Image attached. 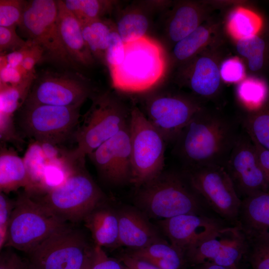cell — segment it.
<instances>
[{
    "mask_svg": "<svg viewBox=\"0 0 269 269\" xmlns=\"http://www.w3.org/2000/svg\"><path fill=\"white\" fill-rule=\"evenodd\" d=\"M241 132L235 119L205 106L182 130L174 150L184 168L225 167Z\"/></svg>",
    "mask_w": 269,
    "mask_h": 269,
    "instance_id": "6da1fadb",
    "label": "cell"
},
{
    "mask_svg": "<svg viewBox=\"0 0 269 269\" xmlns=\"http://www.w3.org/2000/svg\"><path fill=\"white\" fill-rule=\"evenodd\" d=\"M92 103L74 135L76 146L63 150L65 159L72 165H85V158L129 124L131 110L109 92L94 95Z\"/></svg>",
    "mask_w": 269,
    "mask_h": 269,
    "instance_id": "7a4b0ae2",
    "label": "cell"
},
{
    "mask_svg": "<svg viewBox=\"0 0 269 269\" xmlns=\"http://www.w3.org/2000/svg\"><path fill=\"white\" fill-rule=\"evenodd\" d=\"M125 57L110 68L114 87L129 93H141L153 89L162 80L167 68L165 51L155 39L144 35L125 43Z\"/></svg>",
    "mask_w": 269,
    "mask_h": 269,
    "instance_id": "3957f363",
    "label": "cell"
},
{
    "mask_svg": "<svg viewBox=\"0 0 269 269\" xmlns=\"http://www.w3.org/2000/svg\"><path fill=\"white\" fill-rule=\"evenodd\" d=\"M32 197L62 221H84L94 209L103 204L106 196L85 168L75 165L59 185Z\"/></svg>",
    "mask_w": 269,
    "mask_h": 269,
    "instance_id": "277c9868",
    "label": "cell"
},
{
    "mask_svg": "<svg viewBox=\"0 0 269 269\" xmlns=\"http://www.w3.org/2000/svg\"><path fill=\"white\" fill-rule=\"evenodd\" d=\"M138 188L137 205L150 216L162 219L201 213L205 205L183 170L163 171Z\"/></svg>",
    "mask_w": 269,
    "mask_h": 269,
    "instance_id": "5b68a950",
    "label": "cell"
},
{
    "mask_svg": "<svg viewBox=\"0 0 269 269\" xmlns=\"http://www.w3.org/2000/svg\"><path fill=\"white\" fill-rule=\"evenodd\" d=\"M14 201L5 247L28 255L55 232L68 226L26 192Z\"/></svg>",
    "mask_w": 269,
    "mask_h": 269,
    "instance_id": "8992f818",
    "label": "cell"
},
{
    "mask_svg": "<svg viewBox=\"0 0 269 269\" xmlns=\"http://www.w3.org/2000/svg\"><path fill=\"white\" fill-rule=\"evenodd\" d=\"M129 127L131 183L138 188L163 172L166 141L137 107L131 110Z\"/></svg>",
    "mask_w": 269,
    "mask_h": 269,
    "instance_id": "52a82bcc",
    "label": "cell"
},
{
    "mask_svg": "<svg viewBox=\"0 0 269 269\" xmlns=\"http://www.w3.org/2000/svg\"><path fill=\"white\" fill-rule=\"evenodd\" d=\"M57 1L32 0L26 1L19 25L27 40L43 51L42 62L65 66H75L62 42L57 25Z\"/></svg>",
    "mask_w": 269,
    "mask_h": 269,
    "instance_id": "ba28073f",
    "label": "cell"
},
{
    "mask_svg": "<svg viewBox=\"0 0 269 269\" xmlns=\"http://www.w3.org/2000/svg\"><path fill=\"white\" fill-rule=\"evenodd\" d=\"M19 126L35 141L57 145L73 135L78 127L79 106L24 104Z\"/></svg>",
    "mask_w": 269,
    "mask_h": 269,
    "instance_id": "9c48e42d",
    "label": "cell"
},
{
    "mask_svg": "<svg viewBox=\"0 0 269 269\" xmlns=\"http://www.w3.org/2000/svg\"><path fill=\"white\" fill-rule=\"evenodd\" d=\"M93 252L84 235L68 225L46 239L28 255L29 263L37 269H82Z\"/></svg>",
    "mask_w": 269,
    "mask_h": 269,
    "instance_id": "30bf717a",
    "label": "cell"
},
{
    "mask_svg": "<svg viewBox=\"0 0 269 269\" xmlns=\"http://www.w3.org/2000/svg\"><path fill=\"white\" fill-rule=\"evenodd\" d=\"M204 204L222 218L236 223L242 199L224 167L204 165L183 170Z\"/></svg>",
    "mask_w": 269,
    "mask_h": 269,
    "instance_id": "8fae6325",
    "label": "cell"
},
{
    "mask_svg": "<svg viewBox=\"0 0 269 269\" xmlns=\"http://www.w3.org/2000/svg\"><path fill=\"white\" fill-rule=\"evenodd\" d=\"M249 243L240 227H222L188 249L185 256L188 264L197 266L212 263L230 269H241L247 259Z\"/></svg>",
    "mask_w": 269,
    "mask_h": 269,
    "instance_id": "7c38bea8",
    "label": "cell"
},
{
    "mask_svg": "<svg viewBox=\"0 0 269 269\" xmlns=\"http://www.w3.org/2000/svg\"><path fill=\"white\" fill-rule=\"evenodd\" d=\"M145 102L143 113L166 142H174L195 114L205 106L203 101L193 95L180 93L156 94Z\"/></svg>",
    "mask_w": 269,
    "mask_h": 269,
    "instance_id": "4fadbf2b",
    "label": "cell"
},
{
    "mask_svg": "<svg viewBox=\"0 0 269 269\" xmlns=\"http://www.w3.org/2000/svg\"><path fill=\"white\" fill-rule=\"evenodd\" d=\"M93 94L89 82L78 73L46 72L36 76L24 104L81 107Z\"/></svg>",
    "mask_w": 269,
    "mask_h": 269,
    "instance_id": "5bb4252c",
    "label": "cell"
},
{
    "mask_svg": "<svg viewBox=\"0 0 269 269\" xmlns=\"http://www.w3.org/2000/svg\"><path fill=\"white\" fill-rule=\"evenodd\" d=\"M224 167L241 199L258 192L269 191L253 141L244 129Z\"/></svg>",
    "mask_w": 269,
    "mask_h": 269,
    "instance_id": "9a60e30c",
    "label": "cell"
},
{
    "mask_svg": "<svg viewBox=\"0 0 269 269\" xmlns=\"http://www.w3.org/2000/svg\"><path fill=\"white\" fill-rule=\"evenodd\" d=\"M225 42L209 47L182 65L181 83L204 102L215 99L221 91L223 81L220 68L226 57Z\"/></svg>",
    "mask_w": 269,
    "mask_h": 269,
    "instance_id": "2e32d148",
    "label": "cell"
},
{
    "mask_svg": "<svg viewBox=\"0 0 269 269\" xmlns=\"http://www.w3.org/2000/svg\"><path fill=\"white\" fill-rule=\"evenodd\" d=\"M106 182L131 183L132 165L129 124L88 155Z\"/></svg>",
    "mask_w": 269,
    "mask_h": 269,
    "instance_id": "e0dca14e",
    "label": "cell"
},
{
    "mask_svg": "<svg viewBox=\"0 0 269 269\" xmlns=\"http://www.w3.org/2000/svg\"><path fill=\"white\" fill-rule=\"evenodd\" d=\"M159 225L170 243L185 252L222 226L201 213H189L160 220Z\"/></svg>",
    "mask_w": 269,
    "mask_h": 269,
    "instance_id": "ac0fdd59",
    "label": "cell"
},
{
    "mask_svg": "<svg viewBox=\"0 0 269 269\" xmlns=\"http://www.w3.org/2000/svg\"><path fill=\"white\" fill-rule=\"evenodd\" d=\"M237 224L249 244L269 239V191H261L243 199Z\"/></svg>",
    "mask_w": 269,
    "mask_h": 269,
    "instance_id": "d6986e66",
    "label": "cell"
},
{
    "mask_svg": "<svg viewBox=\"0 0 269 269\" xmlns=\"http://www.w3.org/2000/svg\"><path fill=\"white\" fill-rule=\"evenodd\" d=\"M225 34L223 21L212 15L174 45L173 57L183 65L209 47L225 42Z\"/></svg>",
    "mask_w": 269,
    "mask_h": 269,
    "instance_id": "ffe728a7",
    "label": "cell"
},
{
    "mask_svg": "<svg viewBox=\"0 0 269 269\" xmlns=\"http://www.w3.org/2000/svg\"><path fill=\"white\" fill-rule=\"evenodd\" d=\"M118 215L119 246H124L131 250H137L165 241L138 211L133 208H125L118 211Z\"/></svg>",
    "mask_w": 269,
    "mask_h": 269,
    "instance_id": "44dd1931",
    "label": "cell"
},
{
    "mask_svg": "<svg viewBox=\"0 0 269 269\" xmlns=\"http://www.w3.org/2000/svg\"><path fill=\"white\" fill-rule=\"evenodd\" d=\"M57 25L64 48L75 66H89L94 58L86 43L80 23L65 6L63 0H57Z\"/></svg>",
    "mask_w": 269,
    "mask_h": 269,
    "instance_id": "7402d4cb",
    "label": "cell"
},
{
    "mask_svg": "<svg viewBox=\"0 0 269 269\" xmlns=\"http://www.w3.org/2000/svg\"><path fill=\"white\" fill-rule=\"evenodd\" d=\"M215 9L208 0L183 1L172 12L167 26L170 40L176 43L197 28L212 15Z\"/></svg>",
    "mask_w": 269,
    "mask_h": 269,
    "instance_id": "603a6c76",
    "label": "cell"
},
{
    "mask_svg": "<svg viewBox=\"0 0 269 269\" xmlns=\"http://www.w3.org/2000/svg\"><path fill=\"white\" fill-rule=\"evenodd\" d=\"M233 41L247 75L266 79L269 75V37L264 27L256 35Z\"/></svg>",
    "mask_w": 269,
    "mask_h": 269,
    "instance_id": "cb8c5ba5",
    "label": "cell"
},
{
    "mask_svg": "<svg viewBox=\"0 0 269 269\" xmlns=\"http://www.w3.org/2000/svg\"><path fill=\"white\" fill-rule=\"evenodd\" d=\"M83 221L91 233L95 246L102 248L119 246L118 212L103 204L92 211Z\"/></svg>",
    "mask_w": 269,
    "mask_h": 269,
    "instance_id": "d4e9b609",
    "label": "cell"
},
{
    "mask_svg": "<svg viewBox=\"0 0 269 269\" xmlns=\"http://www.w3.org/2000/svg\"><path fill=\"white\" fill-rule=\"evenodd\" d=\"M24 187L25 192L31 189V181L23 160L13 149L0 145V190L5 194Z\"/></svg>",
    "mask_w": 269,
    "mask_h": 269,
    "instance_id": "484cf974",
    "label": "cell"
},
{
    "mask_svg": "<svg viewBox=\"0 0 269 269\" xmlns=\"http://www.w3.org/2000/svg\"><path fill=\"white\" fill-rule=\"evenodd\" d=\"M127 254L161 269H185L188 264L185 252L166 241L143 248L131 250Z\"/></svg>",
    "mask_w": 269,
    "mask_h": 269,
    "instance_id": "4316f807",
    "label": "cell"
},
{
    "mask_svg": "<svg viewBox=\"0 0 269 269\" xmlns=\"http://www.w3.org/2000/svg\"><path fill=\"white\" fill-rule=\"evenodd\" d=\"M223 20L225 33L232 40L257 34L264 27L263 18L254 10L243 5V2L228 8Z\"/></svg>",
    "mask_w": 269,
    "mask_h": 269,
    "instance_id": "83f0119b",
    "label": "cell"
},
{
    "mask_svg": "<svg viewBox=\"0 0 269 269\" xmlns=\"http://www.w3.org/2000/svg\"><path fill=\"white\" fill-rule=\"evenodd\" d=\"M237 98L246 112L256 110L269 99V86L267 79L247 75L237 84Z\"/></svg>",
    "mask_w": 269,
    "mask_h": 269,
    "instance_id": "f1b7e54d",
    "label": "cell"
},
{
    "mask_svg": "<svg viewBox=\"0 0 269 269\" xmlns=\"http://www.w3.org/2000/svg\"><path fill=\"white\" fill-rule=\"evenodd\" d=\"M240 122L253 141L269 150V99L260 108L246 112Z\"/></svg>",
    "mask_w": 269,
    "mask_h": 269,
    "instance_id": "f546056e",
    "label": "cell"
},
{
    "mask_svg": "<svg viewBox=\"0 0 269 269\" xmlns=\"http://www.w3.org/2000/svg\"><path fill=\"white\" fill-rule=\"evenodd\" d=\"M84 39L94 58L105 62L113 26L102 19L80 23Z\"/></svg>",
    "mask_w": 269,
    "mask_h": 269,
    "instance_id": "4dcf8cb0",
    "label": "cell"
},
{
    "mask_svg": "<svg viewBox=\"0 0 269 269\" xmlns=\"http://www.w3.org/2000/svg\"><path fill=\"white\" fill-rule=\"evenodd\" d=\"M36 77L33 71L17 85L0 84V114L14 115V112L24 104Z\"/></svg>",
    "mask_w": 269,
    "mask_h": 269,
    "instance_id": "1f68e13d",
    "label": "cell"
},
{
    "mask_svg": "<svg viewBox=\"0 0 269 269\" xmlns=\"http://www.w3.org/2000/svg\"><path fill=\"white\" fill-rule=\"evenodd\" d=\"M148 27L147 17L141 12L132 11L119 19L116 29L123 42L127 43L146 35Z\"/></svg>",
    "mask_w": 269,
    "mask_h": 269,
    "instance_id": "d6a6232c",
    "label": "cell"
},
{
    "mask_svg": "<svg viewBox=\"0 0 269 269\" xmlns=\"http://www.w3.org/2000/svg\"><path fill=\"white\" fill-rule=\"evenodd\" d=\"M63 2L80 23L101 19L111 3L110 1L99 0H65Z\"/></svg>",
    "mask_w": 269,
    "mask_h": 269,
    "instance_id": "836d02e7",
    "label": "cell"
},
{
    "mask_svg": "<svg viewBox=\"0 0 269 269\" xmlns=\"http://www.w3.org/2000/svg\"><path fill=\"white\" fill-rule=\"evenodd\" d=\"M25 1L0 0V26L16 27L21 23Z\"/></svg>",
    "mask_w": 269,
    "mask_h": 269,
    "instance_id": "e575fe53",
    "label": "cell"
},
{
    "mask_svg": "<svg viewBox=\"0 0 269 269\" xmlns=\"http://www.w3.org/2000/svg\"><path fill=\"white\" fill-rule=\"evenodd\" d=\"M223 82L238 83L247 76L244 63L238 56L226 57L221 62L220 68Z\"/></svg>",
    "mask_w": 269,
    "mask_h": 269,
    "instance_id": "d590c367",
    "label": "cell"
},
{
    "mask_svg": "<svg viewBox=\"0 0 269 269\" xmlns=\"http://www.w3.org/2000/svg\"><path fill=\"white\" fill-rule=\"evenodd\" d=\"M247 261L252 269H269V239L249 244Z\"/></svg>",
    "mask_w": 269,
    "mask_h": 269,
    "instance_id": "8d00e7d4",
    "label": "cell"
},
{
    "mask_svg": "<svg viewBox=\"0 0 269 269\" xmlns=\"http://www.w3.org/2000/svg\"><path fill=\"white\" fill-rule=\"evenodd\" d=\"M32 44L31 41L27 39L25 41L20 37L15 31V27L0 26V55L7 51L20 50Z\"/></svg>",
    "mask_w": 269,
    "mask_h": 269,
    "instance_id": "74e56055",
    "label": "cell"
},
{
    "mask_svg": "<svg viewBox=\"0 0 269 269\" xmlns=\"http://www.w3.org/2000/svg\"><path fill=\"white\" fill-rule=\"evenodd\" d=\"M125 52V43L116 29L113 27L105 57V63L109 69L119 65L123 62Z\"/></svg>",
    "mask_w": 269,
    "mask_h": 269,
    "instance_id": "f35d334b",
    "label": "cell"
},
{
    "mask_svg": "<svg viewBox=\"0 0 269 269\" xmlns=\"http://www.w3.org/2000/svg\"><path fill=\"white\" fill-rule=\"evenodd\" d=\"M15 201L10 200L5 193H0V248L6 243L8 226Z\"/></svg>",
    "mask_w": 269,
    "mask_h": 269,
    "instance_id": "ab89813d",
    "label": "cell"
},
{
    "mask_svg": "<svg viewBox=\"0 0 269 269\" xmlns=\"http://www.w3.org/2000/svg\"><path fill=\"white\" fill-rule=\"evenodd\" d=\"M31 72H26L21 66L13 67L7 65L0 66V84L8 86L17 85L22 82Z\"/></svg>",
    "mask_w": 269,
    "mask_h": 269,
    "instance_id": "60d3db41",
    "label": "cell"
},
{
    "mask_svg": "<svg viewBox=\"0 0 269 269\" xmlns=\"http://www.w3.org/2000/svg\"><path fill=\"white\" fill-rule=\"evenodd\" d=\"M0 137L1 142L8 141L14 144L21 142L22 140L15 129L13 115L0 114Z\"/></svg>",
    "mask_w": 269,
    "mask_h": 269,
    "instance_id": "b9f144b4",
    "label": "cell"
},
{
    "mask_svg": "<svg viewBox=\"0 0 269 269\" xmlns=\"http://www.w3.org/2000/svg\"><path fill=\"white\" fill-rule=\"evenodd\" d=\"M91 269H127V267L120 261L107 256L102 247H94Z\"/></svg>",
    "mask_w": 269,
    "mask_h": 269,
    "instance_id": "7bdbcfd3",
    "label": "cell"
},
{
    "mask_svg": "<svg viewBox=\"0 0 269 269\" xmlns=\"http://www.w3.org/2000/svg\"><path fill=\"white\" fill-rule=\"evenodd\" d=\"M7 248L1 251L0 269H26L29 262L24 261L9 248Z\"/></svg>",
    "mask_w": 269,
    "mask_h": 269,
    "instance_id": "ee69618b",
    "label": "cell"
},
{
    "mask_svg": "<svg viewBox=\"0 0 269 269\" xmlns=\"http://www.w3.org/2000/svg\"><path fill=\"white\" fill-rule=\"evenodd\" d=\"M32 45L20 50L10 52L7 54L0 55V66L5 65L13 67L20 66L23 60L29 53Z\"/></svg>",
    "mask_w": 269,
    "mask_h": 269,
    "instance_id": "f6af8a7d",
    "label": "cell"
},
{
    "mask_svg": "<svg viewBox=\"0 0 269 269\" xmlns=\"http://www.w3.org/2000/svg\"><path fill=\"white\" fill-rule=\"evenodd\" d=\"M43 51L40 47L33 44L28 54L23 60L20 66L26 72L34 71V67L39 62H42Z\"/></svg>",
    "mask_w": 269,
    "mask_h": 269,
    "instance_id": "bcb514c9",
    "label": "cell"
},
{
    "mask_svg": "<svg viewBox=\"0 0 269 269\" xmlns=\"http://www.w3.org/2000/svg\"><path fill=\"white\" fill-rule=\"evenodd\" d=\"M120 261L129 269H161L147 262L134 258L127 253L120 256Z\"/></svg>",
    "mask_w": 269,
    "mask_h": 269,
    "instance_id": "7dc6e473",
    "label": "cell"
},
{
    "mask_svg": "<svg viewBox=\"0 0 269 269\" xmlns=\"http://www.w3.org/2000/svg\"><path fill=\"white\" fill-rule=\"evenodd\" d=\"M253 142L269 188V150L261 147L254 141Z\"/></svg>",
    "mask_w": 269,
    "mask_h": 269,
    "instance_id": "c3c4849f",
    "label": "cell"
},
{
    "mask_svg": "<svg viewBox=\"0 0 269 269\" xmlns=\"http://www.w3.org/2000/svg\"><path fill=\"white\" fill-rule=\"evenodd\" d=\"M196 269H230L212 263H205L199 265Z\"/></svg>",
    "mask_w": 269,
    "mask_h": 269,
    "instance_id": "681fc988",
    "label": "cell"
},
{
    "mask_svg": "<svg viewBox=\"0 0 269 269\" xmlns=\"http://www.w3.org/2000/svg\"><path fill=\"white\" fill-rule=\"evenodd\" d=\"M93 257L90 260H89L86 264L84 266L82 269H91L92 265Z\"/></svg>",
    "mask_w": 269,
    "mask_h": 269,
    "instance_id": "f907efd6",
    "label": "cell"
},
{
    "mask_svg": "<svg viewBox=\"0 0 269 269\" xmlns=\"http://www.w3.org/2000/svg\"><path fill=\"white\" fill-rule=\"evenodd\" d=\"M264 30L269 37V18L266 26H264Z\"/></svg>",
    "mask_w": 269,
    "mask_h": 269,
    "instance_id": "816d5d0a",
    "label": "cell"
},
{
    "mask_svg": "<svg viewBox=\"0 0 269 269\" xmlns=\"http://www.w3.org/2000/svg\"><path fill=\"white\" fill-rule=\"evenodd\" d=\"M26 269H37L35 267H34L33 265H32L31 263L29 262V264L27 266Z\"/></svg>",
    "mask_w": 269,
    "mask_h": 269,
    "instance_id": "f5cc1de1",
    "label": "cell"
},
{
    "mask_svg": "<svg viewBox=\"0 0 269 269\" xmlns=\"http://www.w3.org/2000/svg\"><path fill=\"white\" fill-rule=\"evenodd\" d=\"M127 269H129L127 267Z\"/></svg>",
    "mask_w": 269,
    "mask_h": 269,
    "instance_id": "db71d44e",
    "label": "cell"
}]
</instances>
